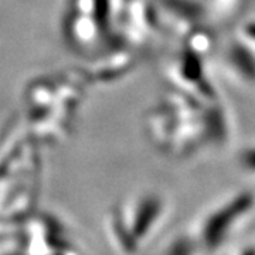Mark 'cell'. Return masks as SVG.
<instances>
[{
	"label": "cell",
	"mask_w": 255,
	"mask_h": 255,
	"mask_svg": "<svg viewBox=\"0 0 255 255\" xmlns=\"http://www.w3.org/2000/svg\"><path fill=\"white\" fill-rule=\"evenodd\" d=\"M146 130L160 149L184 156L223 140L227 122L219 102H204L172 88L146 115Z\"/></svg>",
	"instance_id": "obj_1"
},
{
	"label": "cell",
	"mask_w": 255,
	"mask_h": 255,
	"mask_svg": "<svg viewBox=\"0 0 255 255\" xmlns=\"http://www.w3.org/2000/svg\"><path fill=\"white\" fill-rule=\"evenodd\" d=\"M255 199L251 191H243L221 207L214 210L201 227V241L209 250L219 248L226 240L236 221L254 207Z\"/></svg>",
	"instance_id": "obj_2"
},
{
	"label": "cell",
	"mask_w": 255,
	"mask_h": 255,
	"mask_svg": "<svg viewBox=\"0 0 255 255\" xmlns=\"http://www.w3.org/2000/svg\"><path fill=\"white\" fill-rule=\"evenodd\" d=\"M224 65L237 81L246 85L255 84V48L238 37L224 53Z\"/></svg>",
	"instance_id": "obj_3"
},
{
	"label": "cell",
	"mask_w": 255,
	"mask_h": 255,
	"mask_svg": "<svg viewBox=\"0 0 255 255\" xmlns=\"http://www.w3.org/2000/svg\"><path fill=\"white\" fill-rule=\"evenodd\" d=\"M163 211V203L156 194H145L137 200L130 221V231L137 241L142 240L153 227Z\"/></svg>",
	"instance_id": "obj_4"
},
{
	"label": "cell",
	"mask_w": 255,
	"mask_h": 255,
	"mask_svg": "<svg viewBox=\"0 0 255 255\" xmlns=\"http://www.w3.org/2000/svg\"><path fill=\"white\" fill-rule=\"evenodd\" d=\"M111 219H112V228H114V231H115V234L118 237L119 244L124 247L128 253H133L135 248H136L137 240L133 237L130 228H127V224L124 221V214L118 207L112 210Z\"/></svg>",
	"instance_id": "obj_5"
},
{
	"label": "cell",
	"mask_w": 255,
	"mask_h": 255,
	"mask_svg": "<svg viewBox=\"0 0 255 255\" xmlns=\"http://www.w3.org/2000/svg\"><path fill=\"white\" fill-rule=\"evenodd\" d=\"M238 163L244 172L255 176V143L244 146L238 155Z\"/></svg>",
	"instance_id": "obj_6"
},
{
	"label": "cell",
	"mask_w": 255,
	"mask_h": 255,
	"mask_svg": "<svg viewBox=\"0 0 255 255\" xmlns=\"http://www.w3.org/2000/svg\"><path fill=\"white\" fill-rule=\"evenodd\" d=\"M194 253V246L190 238L183 237L177 238L173 244L170 246L167 255H193Z\"/></svg>",
	"instance_id": "obj_7"
},
{
	"label": "cell",
	"mask_w": 255,
	"mask_h": 255,
	"mask_svg": "<svg viewBox=\"0 0 255 255\" xmlns=\"http://www.w3.org/2000/svg\"><path fill=\"white\" fill-rule=\"evenodd\" d=\"M241 255H255V248H247Z\"/></svg>",
	"instance_id": "obj_8"
},
{
	"label": "cell",
	"mask_w": 255,
	"mask_h": 255,
	"mask_svg": "<svg viewBox=\"0 0 255 255\" xmlns=\"http://www.w3.org/2000/svg\"><path fill=\"white\" fill-rule=\"evenodd\" d=\"M55 255H61V254H55Z\"/></svg>",
	"instance_id": "obj_9"
}]
</instances>
